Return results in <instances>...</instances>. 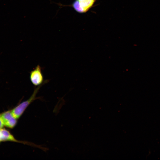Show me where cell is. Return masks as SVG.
Instances as JSON below:
<instances>
[{
	"mask_svg": "<svg viewBox=\"0 0 160 160\" xmlns=\"http://www.w3.org/2000/svg\"><path fill=\"white\" fill-rule=\"evenodd\" d=\"M17 119L14 117L12 116L4 122V126L9 128H12L16 125L17 122Z\"/></svg>",
	"mask_w": 160,
	"mask_h": 160,
	"instance_id": "obj_4",
	"label": "cell"
},
{
	"mask_svg": "<svg viewBox=\"0 0 160 160\" xmlns=\"http://www.w3.org/2000/svg\"><path fill=\"white\" fill-rule=\"evenodd\" d=\"M96 0H75L71 6L77 12H87L93 6Z\"/></svg>",
	"mask_w": 160,
	"mask_h": 160,
	"instance_id": "obj_3",
	"label": "cell"
},
{
	"mask_svg": "<svg viewBox=\"0 0 160 160\" xmlns=\"http://www.w3.org/2000/svg\"><path fill=\"white\" fill-rule=\"evenodd\" d=\"M30 79L31 83L35 87L44 85L48 81V80L44 81L41 68L39 65H38L30 72Z\"/></svg>",
	"mask_w": 160,
	"mask_h": 160,
	"instance_id": "obj_2",
	"label": "cell"
},
{
	"mask_svg": "<svg viewBox=\"0 0 160 160\" xmlns=\"http://www.w3.org/2000/svg\"><path fill=\"white\" fill-rule=\"evenodd\" d=\"M4 126V124L3 121L1 114H0V129H1Z\"/></svg>",
	"mask_w": 160,
	"mask_h": 160,
	"instance_id": "obj_5",
	"label": "cell"
},
{
	"mask_svg": "<svg viewBox=\"0 0 160 160\" xmlns=\"http://www.w3.org/2000/svg\"><path fill=\"white\" fill-rule=\"evenodd\" d=\"M43 85L37 87L34 89L33 93L27 100L23 101L11 110V113L15 118L19 119L27 107L34 100L39 97H36L40 88Z\"/></svg>",
	"mask_w": 160,
	"mask_h": 160,
	"instance_id": "obj_1",
	"label": "cell"
}]
</instances>
